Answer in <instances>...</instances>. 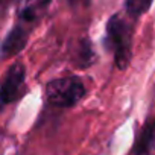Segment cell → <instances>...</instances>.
<instances>
[{"instance_id":"obj_6","label":"cell","mask_w":155,"mask_h":155,"mask_svg":"<svg viewBox=\"0 0 155 155\" xmlns=\"http://www.w3.org/2000/svg\"><path fill=\"white\" fill-rule=\"evenodd\" d=\"M153 140H155V122H150L149 125L144 126V129L137 141L135 155H149Z\"/></svg>"},{"instance_id":"obj_7","label":"cell","mask_w":155,"mask_h":155,"mask_svg":"<svg viewBox=\"0 0 155 155\" xmlns=\"http://www.w3.org/2000/svg\"><path fill=\"white\" fill-rule=\"evenodd\" d=\"M153 0H126V11L131 17H140L149 11Z\"/></svg>"},{"instance_id":"obj_8","label":"cell","mask_w":155,"mask_h":155,"mask_svg":"<svg viewBox=\"0 0 155 155\" xmlns=\"http://www.w3.org/2000/svg\"><path fill=\"white\" fill-rule=\"evenodd\" d=\"M81 65L82 67H87L93 62V50H91V46L88 44V41H85L82 46H81Z\"/></svg>"},{"instance_id":"obj_5","label":"cell","mask_w":155,"mask_h":155,"mask_svg":"<svg viewBox=\"0 0 155 155\" xmlns=\"http://www.w3.org/2000/svg\"><path fill=\"white\" fill-rule=\"evenodd\" d=\"M28 43V32L21 28V26H15L8 37L5 38L3 44H2V56L8 58V56H14L18 52L23 50V47Z\"/></svg>"},{"instance_id":"obj_9","label":"cell","mask_w":155,"mask_h":155,"mask_svg":"<svg viewBox=\"0 0 155 155\" xmlns=\"http://www.w3.org/2000/svg\"><path fill=\"white\" fill-rule=\"evenodd\" d=\"M67 2H68L71 6H78V5H84V3H88V0H67Z\"/></svg>"},{"instance_id":"obj_3","label":"cell","mask_w":155,"mask_h":155,"mask_svg":"<svg viewBox=\"0 0 155 155\" xmlns=\"http://www.w3.org/2000/svg\"><path fill=\"white\" fill-rule=\"evenodd\" d=\"M25 78H26V70L23 64L15 62L14 65L9 67L6 76L3 78L2 87H0V101H2V104H11L20 97L25 85Z\"/></svg>"},{"instance_id":"obj_2","label":"cell","mask_w":155,"mask_h":155,"mask_svg":"<svg viewBox=\"0 0 155 155\" xmlns=\"http://www.w3.org/2000/svg\"><path fill=\"white\" fill-rule=\"evenodd\" d=\"M85 96V87L76 76H65L46 85V99L55 107H73Z\"/></svg>"},{"instance_id":"obj_1","label":"cell","mask_w":155,"mask_h":155,"mask_svg":"<svg viewBox=\"0 0 155 155\" xmlns=\"http://www.w3.org/2000/svg\"><path fill=\"white\" fill-rule=\"evenodd\" d=\"M107 41L114 53L117 68H126L132 55V28L122 15L116 14L108 20Z\"/></svg>"},{"instance_id":"obj_4","label":"cell","mask_w":155,"mask_h":155,"mask_svg":"<svg viewBox=\"0 0 155 155\" xmlns=\"http://www.w3.org/2000/svg\"><path fill=\"white\" fill-rule=\"evenodd\" d=\"M50 5V0H20L17 15L25 21H35L41 18Z\"/></svg>"}]
</instances>
